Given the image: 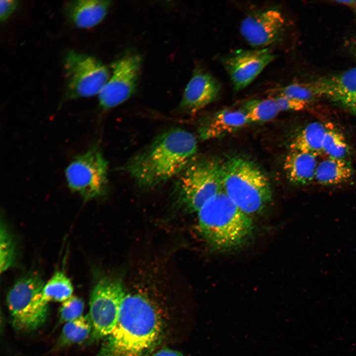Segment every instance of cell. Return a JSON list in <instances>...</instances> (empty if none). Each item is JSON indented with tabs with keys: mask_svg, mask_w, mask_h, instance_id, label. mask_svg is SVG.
<instances>
[{
	"mask_svg": "<svg viewBox=\"0 0 356 356\" xmlns=\"http://www.w3.org/2000/svg\"><path fill=\"white\" fill-rule=\"evenodd\" d=\"M326 125L319 122L307 125L292 139L290 150L312 153L317 156L323 153Z\"/></svg>",
	"mask_w": 356,
	"mask_h": 356,
	"instance_id": "d6986e66",
	"label": "cell"
},
{
	"mask_svg": "<svg viewBox=\"0 0 356 356\" xmlns=\"http://www.w3.org/2000/svg\"><path fill=\"white\" fill-rule=\"evenodd\" d=\"M269 48L240 49L223 55L221 61L235 90L248 86L276 58Z\"/></svg>",
	"mask_w": 356,
	"mask_h": 356,
	"instance_id": "7c38bea8",
	"label": "cell"
},
{
	"mask_svg": "<svg viewBox=\"0 0 356 356\" xmlns=\"http://www.w3.org/2000/svg\"><path fill=\"white\" fill-rule=\"evenodd\" d=\"M0 269L2 272L12 267L16 259V245L11 233L2 222L0 230Z\"/></svg>",
	"mask_w": 356,
	"mask_h": 356,
	"instance_id": "cb8c5ba5",
	"label": "cell"
},
{
	"mask_svg": "<svg viewBox=\"0 0 356 356\" xmlns=\"http://www.w3.org/2000/svg\"><path fill=\"white\" fill-rule=\"evenodd\" d=\"M64 67L68 99L99 94L109 78L108 69L98 60L75 51L68 53Z\"/></svg>",
	"mask_w": 356,
	"mask_h": 356,
	"instance_id": "9c48e42d",
	"label": "cell"
},
{
	"mask_svg": "<svg viewBox=\"0 0 356 356\" xmlns=\"http://www.w3.org/2000/svg\"><path fill=\"white\" fill-rule=\"evenodd\" d=\"M198 227L211 248L227 252L244 245L252 236L251 217L243 212L222 190L198 211Z\"/></svg>",
	"mask_w": 356,
	"mask_h": 356,
	"instance_id": "3957f363",
	"label": "cell"
},
{
	"mask_svg": "<svg viewBox=\"0 0 356 356\" xmlns=\"http://www.w3.org/2000/svg\"><path fill=\"white\" fill-rule=\"evenodd\" d=\"M326 131L323 143V153L328 157L348 160L350 147L343 134L331 123L326 124Z\"/></svg>",
	"mask_w": 356,
	"mask_h": 356,
	"instance_id": "7402d4cb",
	"label": "cell"
},
{
	"mask_svg": "<svg viewBox=\"0 0 356 356\" xmlns=\"http://www.w3.org/2000/svg\"><path fill=\"white\" fill-rule=\"evenodd\" d=\"M221 90L220 84L211 74L197 68L186 86L179 108L186 113L197 112L214 101Z\"/></svg>",
	"mask_w": 356,
	"mask_h": 356,
	"instance_id": "5bb4252c",
	"label": "cell"
},
{
	"mask_svg": "<svg viewBox=\"0 0 356 356\" xmlns=\"http://www.w3.org/2000/svg\"><path fill=\"white\" fill-rule=\"evenodd\" d=\"M318 163L314 154L290 150L284 159L283 169L290 182L306 185L314 180Z\"/></svg>",
	"mask_w": 356,
	"mask_h": 356,
	"instance_id": "e0dca14e",
	"label": "cell"
},
{
	"mask_svg": "<svg viewBox=\"0 0 356 356\" xmlns=\"http://www.w3.org/2000/svg\"><path fill=\"white\" fill-rule=\"evenodd\" d=\"M351 47L352 48L353 52L355 55H356V39L353 41Z\"/></svg>",
	"mask_w": 356,
	"mask_h": 356,
	"instance_id": "4dcf8cb0",
	"label": "cell"
},
{
	"mask_svg": "<svg viewBox=\"0 0 356 356\" xmlns=\"http://www.w3.org/2000/svg\"><path fill=\"white\" fill-rule=\"evenodd\" d=\"M18 1L14 0H0V20L4 22L11 15L16 8Z\"/></svg>",
	"mask_w": 356,
	"mask_h": 356,
	"instance_id": "83f0119b",
	"label": "cell"
},
{
	"mask_svg": "<svg viewBox=\"0 0 356 356\" xmlns=\"http://www.w3.org/2000/svg\"><path fill=\"white\" fill-rule=\"evenodd\" d=\"M73 287L70 279L62 272L57 271L44 284L43 295L48 303L64 302L72 295Z\"/></svg>",
	"mask_w": 356,
	"mask_h": 356,
	"instance_id": "603a6c76",
	"label": "cell"
},
{
	"mask_svg": "<svg viewBox=\"0 0 356 356\" xmlns=\"http://www.w3.org/2000/svg\"><path fill=\"white\" fill-rule=\"evenodd\" d=\"M125 293L124 281L119 277H104L95 285L88 314L92 325L90 342L105 338L113 330Z\"/></svg>",
	"mask_w": 356,
	"mask_h": 356,
	"instance_id": "52a82bcc",
	"label": "cell"
},
{
	"mask_svg": "<svg viewBox=\"0 0 356 356\" xmlns=\"http://www.w3.org/2000/svg\"><path fill=\"white\" fill-rule=\"evenodd\" d=\"M107 172V162L99 146L94 144L74 158L66 168L65 175L70 190L88 201L106 194Z\"/></svg>",
	"mask_w": 356,
	"mask_h": 356,
	"instance_id": "ba28073f",
	"label": "cell"
},
{
	"mask_svg": "<svg viewBox=\"0 0 356 356\" xmlns=\"http://www.w3.org/2000/svg\"><path fill=\"white\" fill-rule=\"evenodd\" d=\"M92 325L89 314L65 323L59 339L58 347L81 343L90 337Z\"/></svg>",
	"mask_w": 356,
	"mask_h": 356,
	"instance_id": "44dd1931",
	"label": "cell"
},
{
	"mask_svg": "<svg viewBox=\"0 0 356 356\" xmlns=\"http://www.w3.org/2000/svg\"><path fill=\"white\" fill-rule=\"evenodd\" d=\"M222 187L230 200L250 217L262 213L272 199L266 175L253 161L240 156L223 161Z\"/></svg>",
	"mask_w": 356,
	"mask_h": 356,
	"instance_id": "277c9868",
	"label": "cell"
},
{
	"mask_svg": "<svg viewBox=\"0 0 356 356\" xmlns=\"http://www.w3.org/2000/svg\"><path fill=\"white\" fill-rule=\"evenodd\" d=\"M286 20L282 12L270 7L257 10L241 21L239 30L245 40L258 48L276 44L283 39Z\"/></svg>",
	"mask_w": 356,
	"mask_h": 356,
	"instance_id": "8fae6325",
	"label": "cell"
},
{
	"mask_svg": "<svg viewBox=\"0 0 356 356\" xmlns=\"http://www.w3.org/2000/svg\"><path fill=\"white\" fill-rule=\"evenodd\" d=\"M354 170L348 160L327 157L318 163L314 180L318 184L334 186L350 180Z\"/></svg>",
	"mask_w": 356,
	"mask_h": 356,
	"instance_id": "ac0fdd59",
	"label": "cell"
},
{
	"mask_svg": "<svg viewBox=\"0 0 356 356\" xmlns=\"http://www.w3.org/2000/svg\"><path fill=\"white\" fill-rule=\"evenodd\" d=\"M335 2L351 8L356 14V0H338Z\"/></svg>",
	"mask_w": 356,
	"mask_h": 356,
	"instance_id": "f546056e",
	"label": "cell"
},
{
	"mask_svg": "<svg viewBox=\"0 0 356 356\" xmlns=\"http://www.w3.org/2000/svg\"><path fill=\"white\" fill-rule=\"evenodd\" d=\"M250 123H264L274 119L280 112L271 97L245 101L240 109Z\"/></svg>",
	"mask_w": 356,
	"mask_h": 356,
	"instance_id": "ffe728a7",
	"label": "cell"
},
{
	"mask_svg": "<svg viewBox=\"0 0 356 356\" xmlns=\"http://www.w3.org/2000/svg\"><path fill=\"white\" fill-rule=\"evenodd\" d=\"M274 100L279 111H298L305 109L308 102L285 96L273 95L270 96Z\"/></svg>",
	"mask_w": 356,
	"mask_h": 356,
	"instance_id": "4316f807",
	"label": "cell"
},
{
	"mask_svg": "<svg viewBox=\"0 0 356 356\" xmlns=\"http://www.w3.org/2000/svg\"><path fill=\"white\" fill-rule=\"evenodd\" d=\"M110 4L109 0H72L67 2L65 10L68 18L77 27L90 28L103 19Z\"/></svg>",
	"mask_w": 356,
	"mask_h": 356,
	"instance_id": "2e32d148",
	"label": "cell"
},
{
	"mask_svg": "<svg viewBox=\"0 0 356 356\" xmlns=\"http://www.w3.org/2000/svg\"><path fill=\"white\" fill-rule=\"evenodd\" d=\"M223 161L210 156L197 157L178 175L173 191V205L185 214L197 213L222 190Z\"/></svg>",
	"mask_w": 356,
	"mask_h": 356,
	"instance_id": "5b68a950",
	"label": "cell"
},
{
	"mask_svg": "<svg viewBox=\"0 0 356 356\" xmlns=\"http://www.w3.org/2000/svg\"><path fill=\"white\" fill-rule=\"evenodd\" d=\"M151 356H184L181 353L168 348H163L159 350L152 355Z\"/></svg>",
	"mask_w": 356,
	"mask_h": 356,
	"instance_id": "f1b7e54d",
	"label": "cell"
},
{
	"mask_svg": "<svg viewBox=\"0 0 356 356\" xmlns=\"http://www.w3.org/2000/svg\"><path fill=\"white\" fill-rule=\"evenodd\" d=\"M251 123L241 110L225 108L203 119L198 127L199 137L208 140L222 137Z\"/></svg>",
	"mask_w": 356,
	"mask_h": 356,
	"instance_id": "9a60e30c",
	"label": "cell"
},
{
	"mask_svg": "<svg viewBox=\"0 0 356 356\" xmlns=\"http://www.w3.org/2000/svg\"><path fill=\"white\" fill-rule=\"evenodd\" d=\"M162 325L149 296L127 292L116 326L94 356H150L161 341Z\"/></svg>",
	"mask_w": 356,
	"mask_h": 356,
	"instance_id": "6da1fadb",
	"label": "cell"
},
{
	"mask_svg": "<svg viewBox=\"0 0 356 356\" xmlns=\"http://www.w3.org/2000/svg\"><path fill=\"white\" fill-rule=\"evenodd\" d=\"M271 95L285 96L308 103L317 97L310 85L300 83H293L273 89Z\"/></svg>",
	"mask_w": 356,
	"mask_h": 356,
	"instance_id": "d4e9b609",
	"label": "cell"
},
{
	"mask_svg": "<svg viewBox=\"0 0 356 356\" xmlns=\"http://www.w3.org/2000/svg\"><path fill=\"white\" fill-rule=\"evenodd\" d=\"M84 309L82 300L76 296H71L63 302L60 308V321L66 323L81 317Z\"/></svg>",
	"mask_w": 356,
	"mask_h": 356,
	"instance_id": "484cf974",
	"label": "cell"
},
{
	"mask_svg": "<svg viewBox=\"0 0 356 356\" xmlns=\"http://www.w3.org/2000/svg\"><path fill=\"white\" fill-rule=\"evenodd\" d=\"M310 85L317 97H323L356 115V67L321 77Z\"/></svg>",
	"mask_w": 356,
	"mask_h": 356,
	"instance_id": "4fadbf2b",
	"label": "cell"
},
{
	"mask_svg": "<svg viewBox=\"0 0 356 356\" xmlns=\"http://www.w3.org/2000/svg\"><path fill=\"white\" fill-rule=\"evenodd\" d=\"M141 58L129 53L112 64V75L98 94L99 105L108 110L127 100L134 92L138 83Z\"/></svg>",
	"mask_w": 356,
	"mask_h": 356,
	"instance_id": "30bf717a",
	"label": "cell"
},
{
	"mask_svg": "<svg viewBox=\"0 0 356 356\" xmlns=\"http://www.w3.org/2000/svg\"><path fill=\"white\" fill-rule=\"evenodd\" d=\"M197 147L191 133L180 128L171 129L132 157L123 170L139 186L155 187L178 177L196 156Z\"/></svg>",
	"mask_w": 356,
	"mask_h": 356,
	"instance_id": "7a4b0ae2",
	"label": "cell"
},
{
	"mask_svg": "<svg viewBox=\"0 0 356 356\" xmlns=\"http://www.w3.org/2000/svg\"><path fill=\"white\" fill-rule=\"evenodd\" d=\"M44 284L39 276L30 274L19 279L8 291L6 303L16 330L33 331L45 322L48 303L43 295Z\"/></svg>",
	"mask_w": 356,
	"mask_h": 356,
	"instance_id": "8992f818",
	"label": "cell"
}]
</instances>
